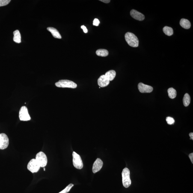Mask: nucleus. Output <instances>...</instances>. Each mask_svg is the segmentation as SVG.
Returning <instances> with one entry per match:
<instances>
[{
  "label": "nucleus",
  "instance_id": "nucleus-7",
  "mask_svg": "<svg viewBox=\"0 0 193 193\" xmlns=\"http://www.w3.org/2000/svg\"><path fill=\"white\" fill-rule=\"evenodd\" d=\"M19 117L20 120L22 121H28L31 120V118L26 107L22 106L19 112Z\"/></svg>",
  "mask_w": 193,
  "mask_h": 193
},
{
  "label": "nucleus",
  "instance_id": "nucleus-15",
  "mask_svg": "<svg viewBox=\"0 0 193 193\" xmlns=\"http://www.w3.org/2000/svg\"><path fill=\"white\" fill-rule=\"evenodd\" d=\"M105 76L110 81L113 80L116 76V72L114 70H110L105 73Z\"/></svg>",
  "mask_w": 193,
  "mask_h": 193
},
{
  "label": "nucleus",
  "instance_id": "nucleus-14",
  "mask_svg": "<svg viewBox=\"0 0 193 193\" xmlns=\"http://www.w3.org/2000/svg\"><path fill=\"white\" fill-rule=\"evenodd\" d=\"M179 24L181 26L186 29H188L190 28L191 24L190 21L188 19H182L180 21Z\"/></svg>",
  "mask_w": 193,
  "mask_h": 193
},
{
  "label": "nucleus",
  "instance_id": "nucleus-26",
  "mask_svg": "<svg viewBox=\"0 0 193 193\" xmlns=\"http://www.w3.org/2000/svg\"><path fill=\"white\" fill-rule=\"evenodd\" d=\"M189 157L192 164H193V153H191L189 155Z\"/></svg>",
  "mask_w": 193,
  "mask_h": 193
},
{
  "label": "nucleus",
  "instance_id": "nucleus-11",
  "mask_svg": "<svg viewBox=\"0 0 193 193\" xmlns=\"http://www.w3.org/2000/svg\"><path fill=\"white\" fill-rule=\"evenodd\" d=\"M130 15L134 19L138 21H142L145 18L144 15L135 10H131L130 12Z\"/></svg>",
  "mask_w": 193,
  "mask_h": 193
},
{
  "label": "nucleus",
  "instance_id": "nucleus-27",
  "mask_svg": "<svg viewBox=\"0 0 193 193\" xmlns=\"http://www.w3.org/2000/svg\"><path fill=\"white\" fill-rule=\"evenodd\" d=\"M100 1L103 3H109L110 1H111L110 0H100Z\"/></svg>",
  "mask_w": 193,
  "mask_h": 193
},
{
  "label": "nucleus",
  "instance_id": "nucleus-10",
  "mask_svg": "<svg viewBox=\"0 0 193 193\" xmlns=\"http://www.w3.org/2000/svg\"><path fill=\"white\" fill-rule=\"evenodd\" d=\"M103 161L99 158H98L93 164L92 167L93 172L95 173L100 171L102 166H103Z\"/></svg>",
  "mask_w": 193,
  "mask_h": 193
},
{
  "label": "nucleus",
  "instance_id": "nucleus-5",
  "mask_svg": "<svg viewBox=\"0 0 193 193\" xmlns=\"http://www.w3.org/2000/svg\"><path fill=\"white\" fill-rule=\"evenodd\" d=\"M73 165L75 168L78 169H81L83 166L82 159L79 155L76 152H73Z\"/></svg>",
  "mask_w": 193,
  "mask_h": 193
},
{
  "label": "nucleus",
  "instance_id": "nucleus-3",
  "mask_svg": "<svg viewBox=\"0 0 193 193\" xmlns=\"http://www.w3.org/2000/svg\"><path fill=\"white\" fill-rule=\"evenodd\" d=\"M122 175L123 186L125 188H129L131 184L129 170L127 168H125L123 170Z\"/></svg>",
  "mask_w": 193,
  "mask_h": 193
},
{
  "label": "nucleus",
  "instance_id": "nucleus-21",
  "mask_svg": "<svg viewBox=\"0 0 193 193\" xmlns=\"http://www.w3.org/2000/svg\"><path fill=\"white\" fill-rule=\"evenodd\" d=\"M74 186V185L73 184L70 183L69 184L68 186L66 187L65 188H64L63 190L62 191L59 193H68L70 191L71 188Z\"/></svg>",
  "mask_w": 193,
  "mask_h": 193
},
{
  "label": "nucleus",
  "instance_id": "nucleus-17",
  "mask_svg": "<svg viewBox=\"0 0 193 193\" xmlns=\"http://www.w3.org/2000/svg\"><path fill=\"white\" fill-rule=\"evenodd\" d=\"M96 54L99 56L105 57L108 55L109 53L106 49H99L96 50Z\"/></svg>",
  "mask_w": 193,
  "mask_h": 193
},
{
  "label": "nucleus",
  "instance_id": "nucleus-9",
  "mask_svg": "<svg viewBox=\"0 0 193 193\" xmlns=\"http://www.w3.org/2000/svg\"><path fill=\"white\" fill-rule=\"evenodd\" d=\"M138 87L139 90L140 92L142 93H151L153 90V87L151 86L146 85L142 83H139Z\"/></svg>",
  "mask_w": 193,
  "mask_h": 193
},
{
  "label": "nucleus",
  "instance_id": "nucleus-25",
  "mask_svg": "<svg viewBox=\"0 0 193 193\" xmlns=\"http://www.w3.org/2000/svg\"><path fill=\"white\" fill-rule=\"evenodd\" d=\"M81 28L83 29L84 33L86 34V33L88 32V30H87V28L85 26H84V25H82V26H81Z\"/></svg>",
  "mask_w": 193,
  "mask_h": 193
},
{
  "label": "nucleus",
  "instance_id": "nucleus-2",
  "mask_svg": "<svg viewBox=\"0 0 193 193\" xmlns=\"http://www.w3.org/2000/svg\"><path fill=\"white\" fill-rule=\"evenodd\" d=\"M55 85L60 88H76L77 86L76 83L68 80H61L56 83Z\"/></svg>",
  "mask_w": 193,
  "mask_h": 193
},
{
  "label": "nucleus",
  "instance_id": "nucleus-12",
  "mask_svg": "<svg viewBox=\"0 0 193 193\" xmlns=\"http://www.w3.org/2000/svg\"><path fill=\"white\" fill-rule=\"evenodd\" d=\"M110 81L107 79L105 75L101 76L98 79V84L99 87H104L107 86L110 83Z\"/></svg>",
  "mask_w": 193,
  "mask_h": 193
},
{
  "label": "nucleus",
  "instance_id": "nucleus-18",
  "mask_svg": "<svg viewBox=\"0 0 193 193\" xmlns=\"http://www.w3.org/2000/svg\"><path fill=\"white\" fill-rule=\"evenodd\" d=\"M191 99L189 94L186 93L184 96L183 101L184 105L185 107L188 106L190 103Z\"/></svg>",
  "mask_w": 193,
  "mask_h": 193
},
{
  "label": "nucleus",
  "instance_id": "nucleus-13",
  "mask_svg": "<svg viewBox=\"0 0 193 193\" xmlns=\"http://www.w3.org/2000/svg\"><path fill=\"white\" fill-rule=\"evenodd\" d=\"M49 31L52 34L53 36L56 38L61 39V35L60 34L58 30L53 27H48L47 28Z\"/></svg>",
  "mask_w": 193,
  "mask_h": 193
},
{
  "label": "nucleus",
  "instance_id": "nucleus-20",
  "mask_svg": "<svg viewBox=\"0 0 193 193\" xmlns=\"http://www.w3.org/2000/svg\"><path fill=\"white\" fill-rule=\"evenodd\" d=\"M163 30L165 34L169 36L172 35L173 34V29L170 27L165 26L163 28Z\"/></svg>",
  "mask_w": 193,
  "mask_h": 193
},
{
  "label": "nucleus",
  "instance_id": "nucleus-28",
  "mask_svg": "<svg viewBox=\"0 0 193 193\" xmlns=\"http://www.w3.org/2000/svg\"><path fill=\"white\" fill-rule=\"evenodd\" d=\"M189 136L190 137V139L193 140V133H190L189 134Z\"/></svg>",
  "mask_w": 193,
  "mask_h": 193
},
{
  "label": "nucleus",
  "instance_id": "nucleus-19",
  "mask_svg": "<svg viewBox=\"0 0 193 193\" xmlns=\"http://www.w3.org/2000/svg\"><path fill=\"white\" fill-rule=\"evenodd\" d=\"M168 96L171 99H174L177 96L176 90L173 88H170L168 90Z\"/></svg>",
  "mask_w": 193,
  "mask_h": 193
},
{
  "label": "nucleus",
  "instance_id": "nucleus-16",
  "mask_svg": "<svg viewBox=\"0 0 193 193\" xmlns=\"http://www.w3.org/2000/svg\"><path fill=\"white\" fill-rule=\"evenodd\" d=\"M14 34V37H13V40L16 43H19L21 42V35L20 32L18 30H16L13 32Z\"/></svg>",
  "mask_w": 193,
  "mask_h": 193
},
{
  "label": "nucleus",
  "instance_id": "nucleus-4",
  "mask_svg": "<svg viewBox=\"0 0 193 193\" xmlns=\"http://www.w3.org/2000/svg\"><path fill=\"white\" fill-rule=\"evenodd\" d=\"M36 159L40 167H44L47 165V158L46 155L43 152H40L36 155Z\"/></svg>",
  "mask_w": 193,
  "mask_h": 193
},
{
  "label": "nucleus",
  "instance_id": "nucleus-6",
  "mask_svg": "<svg viewBox=\"0 0 193 193\" xmlns=\"http://www.w3.org/2000/svg\"><path fill=\"white\" fill-rule=\"evenodd\" d=\"M40 166L36 159H32L30 161L27 165L28 170L31 173H34L38 172L40 170Z\"/></svg>",
  "mask_w": 193,
  "mask_h": 193
},
{
  "label": "nucleus",
  "instance_id": "nucleus-8",
  "mask_svg": "<svg viewBox=\"0 0 193 193\" xmlns=\"http://www.w3.org/2000/svg\"><path fill=\"white\" fill-rule=\"evenodd\" d=\"M9 140L8 137L5 134H0V150H4L8 147Z\"/></svg>",
  "mask_w": 193,
  "mask_h": 193
},
{
  "label": "nucleus",
  "instance_id": "nucleus-24",
  "mask_svg": "<svg viewBox=\"0 0 193 193\" xmlns=\"http://www.w3.org/2000/svg\"><path fill=\"white\" fill-rule=\"evenodd\" d=\"M100 23V22L98 19H94L93 22V25L94 26H97L99 25V24Z\"/></svg>",
  "mask_w": 193,
  "mask_h": 193
},
{
  "label": "nucleus",
  "instance_id": "nucleus-29",
  "mask_svg": "<svg viewBox=\"0 0 193 193\" xmlns=\"http://www.w3.org/2000/svg\"><path fill=\"white\" fill-rule=\"evenodd\" d=\"M44 171H45V168H44Z\"/></svg>",
  "mask_w": 193,
  "mask_h": 193
},
{
  "label": "nucleus",
  "instance_id": "nucleus-23",
  "mask_svg": "<svg viewBox=\"0 0 193 193\" xmlns=\"http://www.w3.org/2000/svg\"><path fill=\"white\" fill-rule=\"evenodd\" d=\"M10 1V0H0V7L7 5Z\"/></svg>",
  "mask_w": 193,
  "mask_h": 193
},
{
  "label": "nucleus",
  "instance_id": "nucleus-22",
  "mask_svg": "<svg viewBox=\"0 0 193 193\" xmlns=\"http://www.w3.org/2000/svg\"><path fill=\"white\" fill-rule=\"evenodd\" d=\"M166 120L167 122V123L168 125H172L174 124L175 120L174 118L172 117H168L166 118Z\"/></svg>",
  "mask_w": 193,
  "mask_h": 193
},
{
  "label": "nucleus",
  "instance_id": "nucleus-1",
  "mask_svg": "<svg viewBox=\"0 0 193 193\" xmlns=\"http://www.w3.org/2000/svg\"><path fill=\"white\" fill-rule=\"evenodd\" d=\"M125 39L128 44L133 47L138 46L139 40L138 37L133 33L128 32L125 35Z\"/></svg>",
  "mask_w": 193,
  "mask_h": 193
}]
</instances>
